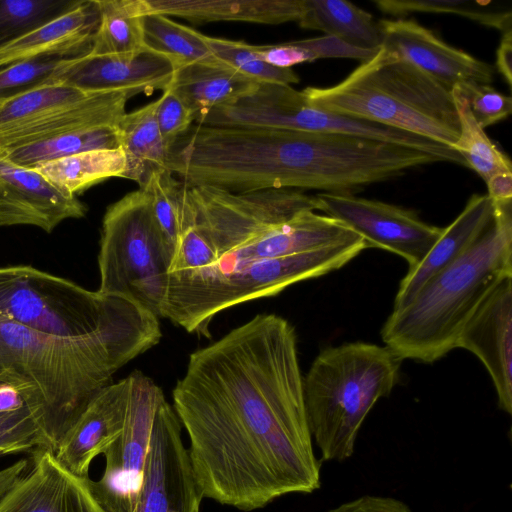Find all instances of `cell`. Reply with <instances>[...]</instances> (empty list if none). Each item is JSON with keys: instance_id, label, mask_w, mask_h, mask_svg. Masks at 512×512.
Segmentation results:
<instances>
[{"instance_id": "cell-28", "label": "cell", "mask_w": 512, "mask_h": 512, "mask_svg": "<svg viewBox=\"0 0 512 512\" xmlns=\"http://www.w3.org/2000/svg\"><path fill=\"white\" fill-rule=\"evenodd\" d=\"M120 147L117 126H99L66 132L0 153L11 162L28 168L84 151Z\"/></svg>"}, {"instance_id": "cell-36", "label": "cell", "mask_w": 512, "mask_h": 512, "mask_svg": "<svg viewBox=\"0 0 512 512\" xmlns=\"http://www.w3.org/2000/svg\"><path fill=\"white\" fill-rule=\"evenodd\" d=\"M67 58L42 56L0 68V104L46 84Z\"/></svg>"}, {"instance_id": "cell-32", "label": "cell", "mask_w": 512, "mask_h": 512, "mask_svg": "<svg viewBox=\"0 0 512 512\" xmlns=\"http://www.w3.org/2000/svg\"><path fill=\"white\" fill-rule=\"evenodd\" d=\"M95 93L64 85H43L0 104V130L70 107Z\"/></svg>"}, {"instance_id": "cell-41", "label": "cell", "mask_w": 512, "mask_h": 512, "mask_svg": "<svg viewBox=\"0 0 512 512\" xmlns=\"http://www.w3.org/2000/svg\"><path fill=\"white\" fill-rule=\"evenodd\" d=\"M259 58L270 66L291 69L292 66L305 62H313L312 54L300 47L295 41L274 45H253Z\"/></svg>"}, {"instance_id": "cell-14", "label": "cell", "mask_w": 512, "mask_h": 512, "mask_svg": "<svg viewBox=\"0 0 512 512\" xmlns=\"http://www.w3.org/2000/svg\"><path fill=\"white\" fill-rule=\"evenodd\" d=\"M377 23L382 36L380 49L412 64L445 88L491 83L494 71L490 64L450 46L415 20L382 19Z\"/></svg>"}, {"instance_id": "cell-4", "label": "cell", "mask_w": 512, "mask_h": 512, "mask_svg": "<svg viewBox=\"0 0 512 512\" xmlns=\"http://www.w3.org/2000/svg\"><path fill=\"white\" fill-rule=\"evenodd\" d=\"M493 206L479 240L385 321L382 340L401 360L432 363L445 356L492 289L512 275V200Z\"/></svg>"}, {"instance_id": "cell-22", "label": "cell", "mask_w": 512, "mask_h": 512, "mask_svg": "<svg viewBox=\"0 0 512 512\" xmlns=\"http://www.w3.org/2000/svg\"><path fill=\"white\" fill-rule=\"evenodd\" d=\"M144 15L157 13L193 23L218 21L277 25L298 22L305 0H142Z\"/></svg>"}, {"instance_id": "cell-19", "label": "cell", "mask_w": 512, "mask_h": 512, "mask_svg": "<svg viewBox=\"0 0 512 512\" xmlns=\"http://www.w3.org/2000/svg\"><path fill=\"white\" fill-rule=\"evenodd\" d=\"M494 206L487 194H473L462 212L446 228L422 261L401 280L393 310L407 305L434 275L467 252L490 226Z\"/></svg>"}, {"instance_id": "cell-40", "label": "cell", "mask_w": 512, "mask_h": 512, "mask_svg": "<svg viewBox=\"0 0 512 512\" xmlns=\"http://www.w3.org/2000/svg\"><path fill=\"white\" fill-rule=\"evenodd\" d=\"M295 43L309 51L314 61L323 58H350L363 62L372 58L379 51L357 48L330 35L296 40Z\"/></svg>"}, {"instance_id": "cell-5", "label": "cell", "mask_w": 512, "mask_h": 512, "mask_svg": "<svg viewBox=\"0 0 512 512\" xmlns=\"http://www.w3.org/2000/svg\"><path fill=\"white\" fill-rule=\"evenodd\" d=\"M312 106L414 134L452 148L459 119L451 90L382 49L345 79L302 90Z\"/></svg>"}, {"instance_id": "cell-29", "label": "cell", "mask_w": 512, "mask_h": 512, "mask_svg": "<svg viewBox=\"0 0 512 512\" xmlns=\"http://www.w3.org/2000/svg\"><path fill=\"white\" fill-rule=\"evenodd\" d=\"M459 119V136L452 149L464 159L485 182L498 173H512V164L505 152L500 150L474 119L468 100L456 85L451 90Z\"/></svg>"}, {"instance_id": "cell-20", "label": "cell", "mask_w": 512, "mask_h": 512, "mask_svg": "<svg viewBox=\"0 0 512 512\" xmlns=\"http://www.w3.org/2000/svg\"><path fill=\"white\" fill-rule=\"evenodd\" d=\"M137 94L131 90L95 93L44 117L1 129L0 153L74 130L118 126L127 102Z\"/></svg>"}, {"instance_id": "cell-33", "label": "cell", "mask_w": 512, "mask_h": 512, "mask_svg": "<svg viewBox=\"0 0 512 512\" xmlns=\"http://www.w3.org/2000/svg\"><path fill=\"white\" fill-rule=\"evenodd\" d=\"M81 0H0V47L75 8Z\"/></svg>"}, {"instance_id": "cell-18", "label": "cell", "mask_w": 512, "mask_h": 512, "mask_svg": "<svg viewBox=\"0 0 512 512\" xmlns=\"http://www.w3.org/2000/svg\"><path fill=\"white\" fill-rule=\"evenodd\" d=\"M129 397L128 377L99 391L63 436L54 454L72 473L88 477L93 459L120 435Z\"/></svg>"}, {"instance_id": "cell-27", "label": "cell", "mask_w": 512, "mask_h": 512, "mask_svg": "<svg viewBox=\"0 0 512 512\" xmlns=\"http://www.w3.org/2000/svg\"><path fill=\"white\" fill-rule=\"evenodd\" d=\"M99 23L93 36V55H121L141 51L143 46L142 0H96Z\"/></svg>"}, {"instance_id": "cell-34", "label": "cell", "mask_w": 512, "mask_h": 512, "mask_svg": "<svg viewBox=\"0 0 512 512\" xmlns=\"http://www.w3.org/2000/svg\"><path fill=\"white\" fill-rule=\"evenodd\" d=\"M200 37L218 61L258 83L292 85L300 82L299 76L292 69L276 68L262 61L254 51L253 45L243 41L208 36L201 32Z\"/></svg>"}, {"instance_id": "cell-8", "label": "cell", "mask_w": 512, "mask_h": 512, "mask_svg": "<svg viewBox=\"0 0 512 512\" xmlns=\"http://www.w3.org/2000/svg\"><path fill=\"white\" fill-rule=\"evenodd\" d=\"M143 311L28 265L0 267V318L59 337H84Z\"/></svg>"}, {"instance_id": "cell-26", "label": "cell", "mask_w": 512, "mask_h": 512, "mask_svg": "<svg viewBox=\"0 0 512 512\" xmlns=\"http://www.w3.org/2000/svg\"><path fill=\"white\" fill-rule=\"evenodd\" d=\"M126 157L121 147L84 151L33 167L59 191L69 196L113 177H122Z\"/></svg>"}, {"instance_id": "cell-31", "label": "cell", "mask_w": 512, "mask_h": 512, "mask_svg": "<svg viewBox=\"0 0 512 512\" xmlns=\"http://www.w3.org/2000/svg\"><path fill=\"white\" fill-rule=\"evenodd\" d=\"M374 4L383 13L402 18L411 13L453 14L502 33L512 29L510 11H491L489 2L473 0H375Z\"/></svg>"}, {"instance_id": "cell-3", "label": "cell", "mask_w": 512, "mask_h": 512, "mask_svg": "<svg viewBox=\"0 0 512 512\" xmlns=\"http://www.w3.org/2000/svg\"><path fill=\"white\" fill-rule=\"evenodd\" d=\"M161 337L159 318L148 311L75 338L43 334L0 318V381L19 391L42 448L55 452L91 399Z\"/></svg>"}, {"instance_id": "cell-7", "label": "cell", "mask_w": 512, "mask_h": 512, "mask_svg": "<svg viewBox=\"0 0 512 512\" xmlns=\"http://www.w3.org/2000/svg\"><path fill=\"white\" fill-rule=\"evenodd\" d=\"M99 244L97 291L160 319L175 248L156 220L147 189L129 192L107 207Z\"/></svg>"}, {"instance_id": "cell-43", "label": "cell", "mask_w": 512, "mask_h": 512, "mask_svg": "<svg viewBox=\"0 0 512 512\" xmlns=\"http://www.w3.org/2000/svg\"><path fill=\"white\" fill-rule=\"evenodd\" d=\"M512 29L502 33L501 41L496 50V67L509 87L512 85Z\"/></svg>"}, {"instance_id": "cell-47", "label": "cell", "mask_w": 512, "mask_h": 512, "mask_svg": "<svg viewBox=\"0 0 512 512\" xmlns=\"http://www.w3.org/2000/svg\"><path fill=\"white\" fill-rule=\"evenodd\" d=\"M2 455H4V454H3L2 452H0V457H1Z\"/></svg>"}, {"instance_id": "cell-42", "label": "cell", "mask_w": 512, "mask_h": 512, "mask_svg": "<svg viewBox=\"0 0 512 512\" xmlns=\"http://www.w3.org/2000/svg\"><path fill=\"white\" fill-rule=\"evenodd\" d=\"M327 512H412L403 501L389 496L364 495Z\"/></svg>"}, {"instance_id": "cell-2", "label": "cell", "mask_w": 512, "mask_h": 512, "mask_svg": "<svg viewBox=\"0 0 512 512\" xmlns=\"http://www.w3.org/2000/svg\"><path fill=\"white\" fill-rule=\"evenodd\" d=\"M316 210L315 195L299 189L187 186L161 318L210 337L218 313L337 270L367 248Z\"/></svg>"}, {"instance_id": "cell-39", "label": "cell", "mask_w": 512, "mask_h": 512, "mask_svg": "<svg viewBox=\"0 0 512 512\" xmlns=\"http://www.w3.org/2000/svg\"><path fill=\"white\" fill-rule=\"evenodd\" d=\"M465 94L471 113L481 128L493 125L512 112V99L487 84L458 85Z\"/></svg>"}, {"instance_id": "cell-35", "label": "cell", "mask_w": 512, "mask_h": 512, "mask_svg": "<svg viewBox=\"0 0 512 512\" xmlns=\"http://www.w3.org/2000/svg\"><path fill=\"white\" fill-rule=\"evenodd\" d=\"M150 194L156 220L176 248L187 186L167 168L154 173L144 187Z\"/></svg>"}, {"instance_id": "cell-23", "label": "cell", "mask_w": 512, "mask_h": 512, "mask_svg": "<svg viewBox=\"0 0 512 512\" xmlns=\"http://www.w3.org/2000/svg\"><path fill=\"white\" fill-rule=\"evenodd\" d=\"M258 82L220 61L198 62L175 71L168 86L197 119L251 93Z\"/></svg>"}, {"instance_id": "cell-37", "label": "cell", "mask_w": 512, "mask_h": 512, "mask_svg": "<svg viewBox=\"0 0 512 512\" xmlns=\"http://www.w3.org/2000/svg\"><path fill=\"white\" fill-rule=\"evenodd\" d=\"M155 101L157 125L170 152L176 142L189 131L195 122V115L169 87Z\"/></svg>"}, {"instance_id": "cell-15", "label": "cell", "mask_w": 512, "mask_h": 512, "mask_svg": "<svg viewBox=\"0 0 512 512\" xmlns=\"http://www.w3.org/2000/svg\"><path fill=\"white\" fill-rule=\"evenodd\" d=\"M455 348L472 352L494 384L498 406L512 413V275L502 278L460 332Z\"/></svg>"}, {"instance_id": "cell-46", "label": "cell", "mask_w": 512, "mask_h": 512, "mask_svg": "<svg viewBox=\"0 0 512 512\" xmlns=\"http://www.w3.org/2000/svg\"><path fill=\"white\" fill-rule=\"evenodd\" d=\"M29 466V459H20L0 470V500Z\"/></svg>"}, {"instance_id": "cell-9", "label": "cell", "mask_w": 512, "mask_h": 512, "mask_svg": "<svg viewBox=\"0 0 512 512\" xmlns=\"http://www.w3.org/2000/svg\"><path fill=\"white\" fill-rule=\"evenodd\" d=\"M212 126L252 127L343 134L419 149L442 161L464 165L449 146L365 120L325 111L308 103L291 85L260 82L248 95L210 111Z\"/></svg>"}, {"instance_id": "cell-45", "label": "cell", "mask_w": 512, "mask_h": 512, "mask_svg": "<svg viewBox=\"0 0 512 512\" xmlns=\"http://www.w3.org/2000/svg\"><path fill=\"white\" fill-rule=\"evenodd\" d=\"M28 408L19 391L9 383L0 381V414Z\"/></svg>"}, {"instance_id": "cell-30", "label": "cell", "mask_w": 512, "mask_h": 512, "mask_svg": "<svg viewBox=\"0 0 512 512\" xmlns=\"http://www.w3.org/2000/svg\"><path fill=\"white\" fill-rule=\"evenodd\" d=\"M143 46L169 58L177 69L198 62H213L200 32L170 17L148 13L142 17Z\"/></svg>"}, {"instance_id": "cell-11", "label": "cell", "mask_w": 512, "mask_h": 512, "mask_svg": "<svg viewBox=\"0 0 512 512\" xmlns=\"http://www.w3.org/2000/svg\"><path fill=\"white\" fill-rule=\"evenodd\" d=\"M318 210L339 220L365 241L367 248L388 250L412 268L419 264L443 232L411 210L348 193L315 195Z\"/></svg>"}, {"instance_id": "cell-13", "label": "cell", "mask_w": 512, "mask_h": 512, "mask_svg": "<svg viewBox=\"0 0 512 512\" xmlns=\"http://www.w3.org/2000/svg\"><path fill=\"white\" fill-rule=\"evenodd\" d=\"M176 70L169 58L146 48L121 55L87 53L65 59L45 85H64L87 93L131 90L150 94L164 91Z\"/></svg>"}, {"instance_id": "cell-44", "label": "cell", "mask_w": 512, "mask_h": 512, "mask_svg": "<svg viewBox=\"0 0 512 512\" xmlns=\"http://www.w3.org/2000/svg\"><path fill=\"white\" fill-rule=\"evenodd\" d=\"M493 202L512 200V173H498L486 181Z\"/></svg>"}, {"instance_id": "cell-21", "label": "cell", "mask_w": 512, "mask_h": 512, "mask_svg": "<svg viewBox=\"0 0 512 512\" xmlns=\"http://www.w3.org/2000/svg\"><path fill=\"white\" fill-rule=\"evenodd\" d=\"M99 23L96 0H81L67 13L0 47V68L35 57L87 54Z\"/></svg>"}, {"instance_id": "cell-10", "label": "cell", "mask_w": 512, "mask_h": 512, "mask_svg": "<svg viewBox=\"0 0 512 512\" xmlns=\"http://www.w3.org/2000/svg\"><path fill=\"white\" fill-rule=\"evenodd\" d=\"M129 397L124 427L105 450V469L88 479L92 494L107 512H133L143 482L154 417L166 399L162 389L143 372L128 376Z\"/></svg>"}, {"instance_id": "cell-38", "label": "cell", "mask_w": 512, "mask_h": 512, "mask_svg": "<svg viewBox=\"0 0 512 512\" xmlns=\"http://www.w3.org/2000/svg\"><path fill=\"white\" fill-rule=\"evenodd\" d=\"M42 448V440L29 408L0 414V452L5 454Z\"/></svg>"}, {"instance_id": "cell-16", "label": "cell", "mask_w": 512, "mask_h": 512, "mask_svg": "<svg viewBox=\"0 0 512 512\" xmlns=\"http://www.w3.org/2000/svg\"><path fill=\"white\" fill-rule=\"evenodd\" d=\"M88 479L65 468L53 451L36 448L26 471L0 500V512H107Z\"/></svg>"}, {"instance_id": "cell-1", "label": "cell", "mask_w": 512, "mask_h": 512, "mask_svg": "<svg viewBox=\"0 0 512 512\" xmlns=\"http://www.w3.org/2000/svg\"><path fill=\"white\" fill-rule=\"evenodd\" d=\"M172 396L203 498L249 512L321 487L285 318L257 314L191 353Z\"/></svg>"}, {"instance_id": "cell-24", "label": "cell", "mask_w": 512, "mask_h": 512, "mask_svg": "<svg viewBox=\"0 0 512 512\" xmlns=\"http://www.w3.org/2000/svg\"><path fill=\"white\" fill-rule=\"evenodd\" d=\"M155 107L153 101L126 112L117 126L120 147L126 157L122 178L137 182L139 188H144L154 173L166 168L170 154L157 125Z\"/></svg>"}, {"instance_id": "cell-12", "label": "cell", "mask_w": 512, "mask_h": 512, "mask_svg": "<svg viewBox=\"0 0 512 512\" xmlns=\"http://www.w3.org/2000/svg\"><path fill=\"white\" fill-rule=\"evenodd\" d=\"M182 426L164 399L155 414L143 482L133 512H199V490Z\"/></svg>"}, {"instance_id": "cell-6", "label": "cell", "mask_w": 512, "mask_h": 512, "mask_svg": "<svg viewBox=\"0 0 512 512\" xmlns=\"http://www.w3.org/2000/svg\"><path fill=\"white\" fill-rule=\"evenodd\" d=\"M401 359L388 347L364 342L322 350L303 377L308 426L325 461L342 462L355 449L372 407L399 381Z\"/></svg>"}, {"instance_id": "cell-17", "label": "cell", "mask_w": 512, "mask_h": 512, "mask_svg": "<svg viewBox=\"0 0 512 512\" xmlns=\"http://www.w3.org/2000/svg\"><path fill=\"white\" fill-rule=\"evenodd\" d=\"M86 213L77 196L65 195L35 169L0 157V226L31 225L50 233Z\"/></svg>"}, {"instance_id": "cell-25", "label": "cell", "mask_w": 512, "mask_h": 512, "mask_svg": "<svg viewBox=\"0 0 512 512\" xmlns=\"http://www.w3.org/2000/svg\"><path fill=\"white\" fill-rule=\"evenodd\" d=\"M298 24L361 49L379 50L382 44L378 23L372 15L345 0H305Z\"/></svg>"}]
</instances>
